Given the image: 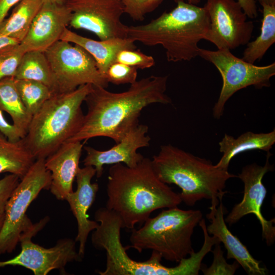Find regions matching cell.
I'll return each instance as SVG.
<instances>
[{
    "instance_id": "36",
    "label": "cell",
    "mask_w": 275,
    "mask_h": 275,
    "mask_svg": "<svg viewBox=\"0 0 275 275\" xmlns=\"http://www.w3.org/2000/svg\"><path fill=\"white\" fill-rule=\"evenodd\" d=\"M21 0H0V24L6 18L10 10Z\"/></svg>"
},
{
    "instance_id": "7",
    "label": "cell",
    "mask_w": 275,
    "mask_h": 275,
    "mask_svg": "<svg viewBox=\"0 0 275 275\" xmlns=\"http://www.w3.org/2000/svg\"><path fill=\"white\" fill-rule=\"evenodd\" d=\"M94 218L98 227L91 235L93 246L106 252L105 270L98 271L100 275H174V267H166L161 263L160 254L152 251L150 258L145 261H137L127 255V248L122 245L121 230L123 227L120 217L105 207L97 209Z\"/></svg>"
},
{
    "instance_id": "5",
    "label": "cell",
    "mask_w": 275,
    "mask_h": 275,
    "mask_svg": "<svg viewBox=\"0 0 275 275\" xmlns=\"http://www.w3.org/2000/svg\"><path fill=\"white\" fill-rule=\"evenodd\" d=\"M92 89L86 84L53 94L33 116L22 140L35 159H45L79 130L85 116L81 104Z\"/></svg>"
},
{
    "instance_id": "2",
    "label": "cell",
    "mask_w": 275,
    "mask_h": 275,
    "mask_svg": "<svg viewBox=\"0 0 275 275\" xmlns=\"http://www.w3.org/2000/svg\"><path fill=\"white\" fill-rule=\"evenodd\" d=\"M105 207L121 218L123 228L143 224L155 210L178 207L179 194L159 179L151 159L144 158L134 167L122 163L108 170Z\"/></svg>"
},
{
    "instance_id": "35",
    "label": "cell",
    "mask_w": 275,
    "mask_h": 275,
    "mask_svg": "<svg viewBox=\"0 0 275 275\" xmlns=\"http://www.w3.org/2000/svg\"><path fill=\"white\" fill-rule=\"evenodd\" d=\"M240 4L246 16L250 18H255L257 15L256 0H237Z\"/></svg>"
},
{
    "instance_id": "8",
    "label": "cell",
    "mask_w": 275,
    "mask_h": 275,
    "mask_svg": "<svg viewBox=\"0 0 275 275\" xmlns=\"http://www.w3.org/2000/svg\"><path fill=\"white\" fill-rule=\"evenodd\" d=\"M51 180L50 172L45 166V159H35L7 203L5 221L0 231V255L11 253L22 234L48 222L49 218L46 216L33 224L26 213L40 191L49 188Z\"/></svg>"
},
{
    "instance_id": "15",
    "label": "cell",
    "mask_w": 275,
    "mask_h": 275,
    "mask_svg": "<svg viewBox=\"0 0 275 275\" xmlns=\"http://www.w3.org/2000/svg\"><path fill=\"white\" fill-rule=\"evenodd\" d=\"M148 132V126L139 124L108 150L100 151L90 146H84L87 153L83 160L84 166L93 167L97 178L101 177L105 164L122 163L128 167H134L144 157L138 152V150L150 145L151 139Z\"/></svg>"
},
{
    "instance_id": "13",
    "label": "cell",
    "mask_w": 275,
    "mask_h": 275,
    "mask_svg": "<svg viewBox=\"0 0 275 275\" xmlns=\"http://www.w3.org/2000/svg\"><path fill=\"white\" fill-rule=\"evenodd\" d=\"M205 7L210 23L205 40L229 50L250 42L254 25L237 1L207 0Z\"/></svg>"
},
{
    "instance_id": "37",
    "label": "cell",
    "mask_w": 275,
    "mask_h": 275,
    "mask_svg": "<svg viewBox=\"0 0 275 275\" xmlns=\"http://www.w3.org/2000/svg\"><path fill=\"white\" fill-rule=\"evenodd\" d=\"M19 43V42L12 38L8 37H0V49L6 46L15 45Z\"/></svg>"
},
{
    "instance_id": "34",
    "label": "cell",
    "mask_w": 275,
    "mask_h": 275,
    "mask_svg": "<svg viewBox=\"0 0 275 275\" xmlns=\"http://www.w3.org/2000/svg\"><path fill=\"white\" fill-rule=\"evenodd\" d=\"M0 132L12 142L18 141L23 138L20 132L13 124L9 123L5 119L1 110H0Z\"/></svg>"
},
{
    "instance_id": "21",
    "label": "cell",
    "mask_w": 275,
    "mask_h": 275,
    "mask_svg": "<svg viewBox=\"0 0 275 275\" xmlns=\"http://www.w3.org/2000/svg\"><path fill=\"white\" fill-rule=\"evenodd\" d=\"M274 143V129L267 133L247 131L236 138L226 133L218 143L219 150L223 155L215 165L228 170L230 161L235 156L255 150L269 152Z\"/></svg>"
},
{
    "instance_id": "18",
    "label": "cell",
    "mask_w": 275,
    "mask_h": 275,
    "mask_svg": "<svg viewBox=\"0 0 275 275\" xmlns=\"http://www.w3.org/2000/svg\"><path fill=\"white\" fill-rule=\"evenodd\" d=\"M83 147L81 142H66L45 159V166L51 174L49 189L59 200H65L73 191Z\"/></svg>"
},
{
    "instance_id": "14",
    "label": "cell",
    "mask_w": 275,
    "mask_h": 275,
    "mask_svg": "<svg viewBox=\"0 0 275 275\" xmlns=\"http://www.w3.org/2000/svg\"><path fill=\"white\" fill-rule=\"evenodd\" d=\"M271 154L267 152L264 166L256 163L244 166L237 177L243 183V198L236 204L225 218V222L231 226L249 214H254L262 228V235L267 245L272 244L275 240L274 218L268 221L261 212V207L266 197L267 190L262 183L263 178L268 172L272 171L274 167L269 162Z\"/></svg>"
},
{
    "instance_id": "4",
    "label": "cell",
    "mask_w": 275,
    "mask_h": 275,
    "mask_svg": "<svg viewBox=\"0 0 275 275\" xmlns=\"http://www.w3.org/2000/svg\"><path fill=\"white\" fill-rule=\"evenodd\" d=\"M154 172L166 184H173L181 190L182 202L193 206L199 201H211L210 208L217 207L225 194L227 181L237 176L228 169L213 164L171 144L160 146L151 159Z\"/></svg>"
},
{
    "instance_id": "23",
    "label": "cell",
    "mask_w": 275,
    "mask_h": 275,
    "mask_svg": "<svg viewBox=\"0 0 275 275\" xmlns=\"http://www.w3.org/2000/svg\"><path fill=\"white\" fill-rule=\"evenodd\" d=\"M35 160L22 139L12 142L0 132V174L8 172L21 179Z\"/></svg>"
},
{
    "instance_id": "26",
    "label": "cell",
    "mask_w": 275,
    "mask_h": 275,
    "mask_svg": "<svg viewBox=\"0 0 275 275\" xmlns=\"http://www.w3.org/2000/svg\"><path fill=\"white\" fill-rule=\"evenodd\" d=\"M261 6L263 18L260 34L255 40L247 43L241 58L252 64L260 60L275 42V5Z\"/></svg>"
},
{
    "instance_id": "27",
    "label": "cell",
    "mask_w": 275,
    "mask_h": 275,
    "mask_svg": "<svg viewBox=\"0 0 275 275\" xmlns=\"http://www.w3.org/2000/svg\"><path fill=\"white\" fill-rule=\"evenodd\" d=\"M15 82L22 102L32 116L53 94L47 86L39 81L15 79Z\"/></svg>"
},
{
    "instance_id": "1",
    "label": "cell",
    "mask_w": 275,
    "mask_h": 275,
    "mask_svg": "<svg viewBox=\"0 0 275 275\" xmlns=\"http://www.w3.org/2000/svg\"><path fill=\"white\" fill-rule=\"evenodd\" d=\"M168 76L151 75L130 85L128 89L114 93L92 85L86 101L88 111L79 130L67 142L107 137L119 142L139 124L142 111L153 103L170 104L166 94Z\"/></svg>"
},
{
    "instance_id": "29",
    "label": "cell",
    "mask_w": 275,
    "mask_h": 275,
    "mask_svg": "<svg viewBox=\"0 0 275 275\" xmlns=\"http://www.w3.org/2000/svg\"><path fill=\"white\" fill-rule=\"evenodd\" d=\"M188 3L194 5L199 4L201 0H186ZM124 9V13L128 14L133 20L142 21L148 13L154 11L162 2L163 0H121Z\"/></svg>"
},
{
    "instance_id": "11",
    "label": "cell",
    "mask_w": 275,
    "mask_h": 275,
    "mask_svg": "<svg viewBox=\"0 0 275 275\" xmlns=\"http://www.w3.org/2000/svg\"><path fill=\"white\" fill-rule=\"evenodd\" d=\"M45 226L41 225L22 234L19 241L20 252L12 259L0 261V268L20 266L31 270L35 275H46L54 269L66 274L65 267L68 263L82 260L76 250V241L72 239L59 240L54 246L50 248L33 242L32 238Z\"/></svg>"
},
{
    "instance_id": "30",
    "label": "cell",
    "mask_w": 275,
    "mask_h": 275,
    "mask_svg": "<svg viewBox=\"0 0 275 275\" xmlns=\"http://www.w3.org/2000/svg\"><path fill=\"white\" fill-rule=\"evenodd\" d=\"M221 243H217L211 252L213 255V262L208 267H203L201 270L204 275H233L239 267V264L235 261L229 264L224 257Z\"/></svg>"
},
{
    "instance_id": "3",
    "label": "cell",
    "mask_w": 275,
    "mask_h": 275,
    "mask_svg": "<svg viewBox=\"0 0 275 275\" xmlns=\"http://www.w3.org/2000/svg\"><path fill=\"white\" fill-rule=\"evenodd\" d=\"M176 7L149 23L126 25L127 37L147 46L161 45L169 62L188 61L199 56V42L209 29L205 6L174 0Z\"/></svg>"
},
{
    "instance_id": "20",
    "label": "cell",
    "mask_w": 275,
    "mask_h": 275,
    "mask_svg": "<svg viewBox=\"0 0 275 275\" xmlns=\"http://www.w3.org/2000/svg\"><path fill=\"white\" fill-rule=\"evenodd\" d=\"M60 40L78 45L86 50L93 58L99 72L105 77L108 68L115 62L119 51L136 48L135 42L128 37L97 41L80 36L67 28Z\"/></svg>"
},
{
    "instance_id": "16",
    "label": "cell",
    "mask_w": 275,
    "mask_h": 275,
    "mask_svg": "<svg viewBox=\"0 0 275 275\" xmlns=\"http://www.w3.org/2000/svg\"><path fill=\"white\" fill-rule=\"evenodd\" d=\"M71 12L66 5L44 3L24 39L19 43L25 52L44 51L60 40L69 25Z\"/></svg>"
},
{
    "instance_id": "38",
    "label": "cell",
    "mask_w": 275,
    "mask_h": 275,
    "mask_svg": "<svg viewBox=\"0 0 275 275\" xmlns=\"http://www.w3.org/2000/svg\"><path fill=\"white\" fill-rule=\"evenodd\" d=\"M258 1L260 5L267 4L269 5H275V0H256Z\"/></svg>"
},
{
    "instance_id": "22",
    "label": "cell",
    "mask_w": 275,
    "mask_h": 275,
    "mask_svg": "<svg viewBox=\"0 0 275 275\" xmlns=\"http://www.w3.org/2000/svg\"><path fill=\"white\" fill-rule=\"evenodd\" d=\"M44 3V0H21L9 17L0 24V37H10L20 43Z\"/></svg>"
},
{
    "instance_id": "31",
    "label": "cell",
    "mask_w": 275,
    "mask_h": 275,
    "mask_svg": "<svg viewBox=\"0 0 275 275\" xmlns=\"http://www.w3.org/2000/svg\"><path fill=\"white\" fill-rule=\"evenodd\" d=\"M115 62L122 63L136 69H148L153 66L155 60L153 57L147 55L140 50L124 49L116 55Z\"/></svg>"
},
{
    "instance_id": "9",
    "label": "cell",
    "mask_w": 275,
    "mask_h": 275,
    "mask_svg": "<svg viewBox=\"0 0 275 275\" xmlns=\"http://www.w3.org/2000/svg\"><path fill=\"white\" fill-rule=\"evenodd\" d=\"M213 64L223 79L218 98L212 114L215 119L221 118L227 101L236 92L249 86L262 89L270 86V78L275 75V63L257 66L235 56L226 48L210 50L200 48L199 56Z\"/></svg>"
},
{
    "instance_id": "28",
    "label": "cell",
    "mask_w": 275,
    "mask_h": 275,
    "mask_svg": "<svg viewBox=\"0 0 275 275\" xmlns=\"http://www.w3.org/2000/svg\"><path fill=\"white\" fill-rule=\"evenodd\" d=\"M24 53L19 43L9 45L0 49V80L14 76Z\"/></svg>"
},
{
    "instance_id": "24",
    "label": "cell",
    "mask_w": 275,
    "mask_h": 275,
    "mask_svg": "<svg viewBox=\"0 0 275 275\" xmlns=\"http://www.w3.org/2000/svg\"><path fill=\"white\" fill-rule=\"evenodd\" d=\"M0 110L11 117L13 125L20 132L23 138L26 135L33 116L22 102L17 90L13 77L0 80Z\"/></svg>"
},
{
    "instance_id": "39",
    "label": "cell",
    "mask_w": 275,
    "mask_h": 275,
    "mask_svg": "<svg viewBox=\"0 0 275 275\" xmlns=\"http://www.w3.org/2000/svg\"><path fill=\"white\" fill-rule=\"evenodd\" d=\"M67 0H44V3H50L58 4H65Z\"/></svg>"
},
{
    "instance_id": "33",
    "label": "cell",
    "mask_w": 275,
    "mask_h": 275,
    "mask_svg": "<svg viewBox=\"0 0 275 275\" xmlns=\"http://www.w3.org/2000/svg\"><path fill=\"white\" fill-rule=\"evenodd\" d=\"M20 180L18 176L12 174L0 179V231L5 221L7 203Z\"/></svg>"
},
{
    "instance_id": "25",
    "label": "cell",
    "mask_w": 275,
    "mask_h": 275,
    "mask_svg": "<svg viewBox=\"0 0 275 275\" xmlns=\"http://www.w3.org/2000/svg\"><path fill=\"white\" fill-rule=\"evenodd\" d=\"M13 77L16 79L32 80L47 86L57 93V84L44 51L32 50L22 55Z\"/></svg>"
},
{
    "instance_id": "10",
    "label": "cell",
    "mask_w": 275,
    "mask_h": 275,
    "mask_svg": "<svg viewBox=\"0 0 275 275\" xmlns=\"http://www.w3.org/2000/svg\"><path fill=\"white\" fill-rule=\"evenodd\" d=\"M44 52L56 80L57 93L70 92L86 84L107 87L108 82L94 59L80 46L60 40Z\"/></svg>"
},
{
    "instance_id": "6",
    "label": "cell",
    "mask_w": 275,
    "mask_h": 275,
    "mask_svg": "<svg viewBox=\"0 0 275 275\" xmlns=\"http://www.w3.org/2000/svg\"><path fill=\"white\" fill-rule=\"evenodd\" d=\"M202 218L199 210H183L175 207L162 210L149 217L139 229L131 230L129 241L132 248L141 253L151 250L166 260L179 262L194 252L191 237Z\"/></svg>"
},
{
    "instance_id": "32",
    "label": "cell",
    "mask_w": 275,
    "mask_h": 275,
    "mask_svg": "<svg viewBox=\"0 0 275 275\" xmlns=\"http://www.w3.org/2000/svg\"><path fill=\"white\" fill-rule=\"evenodd\" d=\"M137 76L138 69L118 62L113 63L105 74L108 82L116 85H131L137 80Z\"/></svg>"
},
{
    "instance_id": "19",
    "label": "cell",
    "mask_w": 275,
    "mask_h": 275,
    "mask_svg": "<svg viewBox=\"0 0 275 275\" xmlns=\"http://www.w3.org/2000/svg\"><path fill=\"white\" fill-rule=\"evenodd\" d=\"M206 214L210 224L206 226L209 235L216 237L227 250V259H234L249 275H265L267 269L261 266V261L255 259L247 248L227 227L224 215L226 208L221 201L216 208L209 209Z\"/></svg>"
},
{
    "instance_id": "17",
    "label": "cell",
    "mask_w": 275,
    "mask_h": 275,
    "mask_svg": "<svg viewBox=\"0 0 275 275\" xmlns=\"http://www.w3.org/2000/svg\"><path fill=\"white\" fill-rule=\"evenodd\" d=\"M95 175L96 170L93 167L79 168L75 177L76 190L69 194L65 200L69 203L77 221V234L75 241L79 242L78 253L82 258L85 255L86 244L90 233L99 226V223L95 220L89 219L87 214L99 189L97 183L91 182Z\"/></svg>"
},
{
    "instance_id": "12",
    "label": "cell",
    "mask_w": 275,
    "mask_h": 275,
    "mask_svg": "<svg viewBox=\"0 0 275 275\" xmlns=\"http://www.w3.org/2000/svg\"><path fill=\"white\" fill-rule=\"evenodd\" d=\"M71 12L69 25L93 33L101 40L127 37L121 0H67Z\"/></svg>"
}]
</instances>
